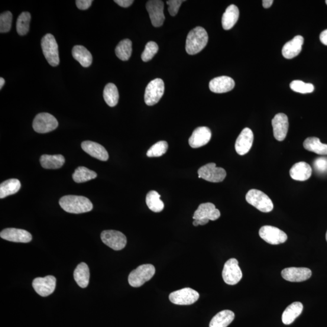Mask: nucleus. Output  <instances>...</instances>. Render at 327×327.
<instances>
[{"label":"nucleus","mask_w":327,"mask_h":327,"mask_svg":"<svg viewBox=\"0 0 327 327\" xmlns=\"http://www.w3.org/2000/svg\"><path fill=\"white\" fill-rule=\"evenodd\" d=\"M59 204L64 211L74 214L89 212L93 209L92 202L82 196H64L60 199Z\"/></svg>","instance_id":"f257e3e1"},{"label":"nucleus","mask_w":327,"mask_h":327,"mask_svg":"<svg viewBox=\"0 0 327 327\" xmlns=\"http://www.w3.org/2000/svg\"><path fill=\"white\" fill-rule=\"evenodd\" d=\"M208 40V34L205 29L199 27L194 28L187 37V53L190 56L198 54L206 46Z\"/></svg>","instance_id":"f03ea898"},{"label":"nucleus","mask_w":327,"mask_h":327,"mask_svg":"<svg viewBox=\"0 0 327 327\" xmlns=\"http://www.w3.org/2000/svg\"><path fill=\"white\" fill-rule=\"evenodd\" d=\"M42 50L45 58L51 66L56 67L60 63L59 52L56 38L53 35L47 34L42 38Z\"/></svg>","instance_id":"7ed1b4c3"},{"label":"nucleus","mask_w":327,"mask_h":327,"mask_svg":"<svg viewBox=\"0 0 327 327\" xmlns=\"http://www.w3.org/2000/svg\"><path fill=\"white\" fill-rule=\"evenodd\" d=\"M245 199L248 204L262 212H270L273 209V204L270 197L262 191L257 189L249 190Z\"/></svg>","instance_id":"20e7f679"},{"label":"nucleus","mask_w":327,"mask_h":327,"mask_svg":"<svg viewBox=\"0 0 327 327\" xmlns=\"http://www.w3.org/2000/svg\"><path fill=\"white\" fill-rule=\"evenodd\" d=\"M155 273V268L153 265H141L129 274V283L133 287H140L150 280Z\"/></svg>","instance_id":"39448f33"},{"label":"nucleus","mask_w":327,"mask_h":327,"mask_svg":"<svg viewBox=\"0 0 327 327\" xmlns=\"http://www.w3.org/2000/svg\"><path fill=\"white\" fill-rule=\"evenodd\" d=\"M164 93L163 80L157 79L151 81L145 89L144 101L147 106L156 105L163 97Z\"/></svg>","instance_id":"423d86ee"},{"label":"nucleus","mask_w":327,"mask_h":327,"mask_svg":"<svg viewBox=\"0 0 327 327\" xmlns=\"http://www.w3.org/2000/svg\"><path fill=\"white\" fill-rule=\"evenodd\" d=\"M34 130L39 134H46L58 128V122L55 116L48 113H39L33 121Z\"/></svg>","instance_id":"0eeeda50"},{"label":"nucleus","mask_w":327,"mask_h":327,"mask_svg":"<svg viewBox=\"0 0 327 327\" xmlns=\"http://www.w3.org/2000/svg\"><path fill=\"white\" fill-rule=\"evenodd\" d=\"M238 261L235 258L230 259L225 262L222 270V278L227 284L234 286L241 281L242 273Z\"/></svg>","instance_id":"6e6552de"},{"label":"nucleus","mask_w":327,"mask_h":327,"mask_svg":"<svg viewBox=\"0 0 327 327\" xmlns=\"http://www.w3.org/2000/svg\"><path fill=\"white\" fill-rule=\"evenodd\" d=\"M199 297V293L195 290L184 288L170 293L169 300L176 305L189 306L195 303Z\"/></svg>","instance_id":"1a4fd4ad"},{"label":"nucleus","mask_w":327,"mask_h":327,"mask_svg":"<svg viewBox=\"0 0 327 327\" xmlns=\"http://www.w3.org/2000/svg\"><path fill=\"white\" fill-rule=\"evenodd\" d=\"M198 178H203L209 182L220 183L224 181L226 176V171L224 168L216 167L215 163H209L199 168Z\"/></svg>","instance_id":"9d476101"},{"label":"nucleus","mask_w":327,"mask_h":327,"mask_svg":"<svg viewBox=\"0 0 327 327\" xmlns=\"http://www.w3.org/2000/svg\"><path fill=\"white\" fill-rule=\"evenodd\" d=\"M259 234L263 240L271 245L283 244L287 240V235L286 233L273 226L262 227Z\"/></svg>","instance_id":"9b49d317"},{"label":"nucleus","mask_w":327,"mask_h":327,"mask_svg":"<svg viewBox=\"0 0 327 327\" xmlns=\"http://www.w3.org/2000/svg\"><path fill=\"white\" fill-rule=\"evenodd\" d=\"M101 239L104 244L113 250L118 251L125 247L127 238L122 233L116 231H105L101 234Z\"/></svg>","instance_id":"f8f14e48"},{"label":"nucleus","mask_w":327,"mask_h":327,"mask_svg":"<svg viewBox=\"0 0 327 327\" xmlns=\"http://www.w3.org/2000/svg\"><path fill=\"white\" fill-rule=\"evenodd\" d=\"M57 280L54 276L37 278L33 281L34 289L42 297H46L54 293L56 288Z\"/></svg>","instance_id":"ddd939ff"},{"label":"nucleus","mask_w":327,"mask_h":327,"mask_svg":"<svg viewBox=\"0 0 327 327\" xmlns=\"http://www.w3.org/2000/svg\"><path fill=\"white\" fill-rule=\"evenodd\" d=\"M146 9L152 25L156 28L163 26L165 20L164 3L161 0H150L147 3Z\"/></svg>","instance_id":"4468645a"},{"label":"nucleus","mask_w":327,"mask_h":327,"mask_svg":"<svg viewBox=\"0 0 327 327\" xmlns=\"http://www.w3.org/2000/svg\"><path fill=\"white\" fill-rule=\"evenodd\" d=\"M312 271L304 267H290L285 268L281 272L285 280L292 283H300L309 280L312 276Z\"/></svg>","instance_id":"2eb2a0df"},{"label":"nucleus","mask_w":327,"mask_h":327,"mask_svg":"<svg viewBox=\"0 0 327 327\" xmlns=\"http://www.w3.org/2000/svg\"><path fill=\"white\" fill-rule=\"evenodd\" d=\"M271 122L274 138L279 141L284 140L287 137L289 127L287 116L284 113H278L272 119Z\"/></svg>","instance_id":"dca6fc26"},{"label":"nucleus","mask_w":327,"mask_h":327,"mask_svg":"<svg viewBox=\"0 0 327 327\" xmlns=\"http://www.w3.org/2000/svg\"><path fill=\"white\" fill-rule=\"evenodd\" d=\"M0 236L6 241L21 243H28L32 239V236L23 229L8 228L0 233Z\"/></svg>","instance_id":"f3484780"},{"label":"nucleus","mask_w":327,"mask_h":327,"mask_svg":"<svg viewBox=\"0 0 327 327\" xmlns=\"http://www.w3.org/2000/svg\"><path fill=\"white\" fill-rule=\"evenodd\" d=\"M254 139V133L251 129H244L235 142V150L237 154L239 155L247 154L252 147Z\"/></svg>","instance_id":"a211bd4d"},{"label":"nucleus","mask_w":327,"mask_h":327,"mask_svg":"<svg viewBox=\"0 0 327 327\" xmlns=\"http://www.w3.org/2000/svg\"><path fill=\"white\" fill-rule=\"evenodd\" d=\"M212 132L207 127H199L195 129L189 138L191 147L199 148L206 145L211 140Z\"/></svg>","instance_id":"6ab92c4d"},{"label":"nucleus","mask_w":327,"mask_h":327,"mask_svg":"<svg viewBox=\"0 0 327 327\" xmlns=\"http://www.w3.org/2000/svg\"><path fill=\"white\" fill-rule=\"evenodd\" d=\"M221 216L219 210L216 208L213 204L210 203H203L200 205L198 208L194 213L193 219H208L216 221Z\"/></svg>","instance_id":"aec40b11"},{"label":"nucleus","mask_w":327,"mask_h":327,"mask_svg":"<svg viewBox=\"0 0 327 327\" xmlns=\"http://www.w3.org/2000/svg\"><path fill=\"white\" fill-rule=\"evenodd\" d=\"M235 86L234 80L231 77L222 76L215 78L209 83V88L212 92L223 93L231 91Z\"/></svg>","instance_id":"412c9836"},{"label":"nucleus","mask_w":327,"mask_h":327,"mask_svg":"<svg viewBox=\"0 0 327 327\" xmlns=\"http://www.w3.org/2000/svg\"><path fill=\"white\" fill-rule=\"evenodd\" d=\"M82 149L90 156L100 161H106L109 159L108 151L101 144L95 142L86 141L82 143Z\"/></svg>","instance_id":"4be33fe9"},{"label":"nucleus","mask_w":327,"mask_h":327,"mask_svg":"<svg viewBox=\"0 0 327 327\" xmlns=\"http://www.w3.org/2000/svg\"><path fill=\"white\" fill-rule=\"evenodd\" d=\"M304 41V39L302 36L297 35L292 40L287 42L282 50V54L284 57L287 59H292L298 56L302 51Z\"/></svg>","instance_id":"5701e85b"},{"label":"nucleus","mask_w":327,"mask_h":327,"mask_svg":"<svg viewBox=\"0 0 327 327\" xmlns=\"http://www.w3.org/2000/svg\"><path fill=\"white\" fill-rule=\"evenodd\" d=\"M312 173V167L306 162L296 163L290 170V177L296 181H304L309 180Z\"/></svg>","instance_id":"b1692460"},{"label":"nucleus","mask_w":327,"mask_h":327,"mask_svg":"<svg viewBox=\"0 0 327 327\" xmlns=\"http://www.w3.org/2000/svg\"><path fill=\"white\" fill-rule=\"evenodd\" d=\"M239 17L237 6L232 5L226 9L222 18V25L225 30H230L236 24Z\"/></svg>","instance_id":"393cba45"},{"label":"nucleus","mask_w":327,"mask_h":327,"mask_svg":"<svg viewBox=\"0 0 327 327\" xmlns=\"http://www.w3.org/2000/svg\"><path fill=\"white\" fill-rule=\"evenodd\" d=\"M303 310V304L300 302L293 303L284 310L282 316V320L284 324L290 325L297 317L300 315Z\"/></svg>","instance_id":"a878e982"},{"label":"nucleus","mask_w":327,"mask_h":327,"mask_svg":"<svg viewBox=\"0 0 327 327\" xmlns=\"http://www.w3.org/2000/svg\"><path fill=\"white\" fill-rule=\"evenodd\" d=\"M235 319V313L231 310H225L213 317L209 327H228Z\"/></svg>","instance_id":"bb28decb"},{"label":"nucleus","mask_w":327,"mask_h":327,"mask_svg":"<svg viewBox=\"0 0 327 327\" xmlns=\"http://www.w3.org/2000/svg\"><path fill=\"white\" fill-rule=\"evenodd\" d=\"M40 161L41 166L46 169H58L65 163V158L61 155H43Z\"/></svg>","instance_id":"cd10ccee"},{"label":"nucleus","mask_w":327,"mask_h":327,"mask_svg":"<svg viewBox=\"0 0 327 327\" xmlns=\"http://www.w3.org/2000/svg\"><path fill=\"white\" fill-rule=\"evenodd\" d=\"M74 280L80 287L86 288L90 280V271L88 265L82 262L76 268L73 273Z\"/></svg>","instance_id":"c85d7f7f"},{"label":"nucleus","mask_w":327,"mask_h":327,"mask_svg":"<svg viewBox=\"0 0 327 327\" xmlns=\"http://www.w3.org/2000/svg\"><path fill=\"white\" fill-rule=\"evenodd\" d=\"M72 56L74 59L80 63L84 67H88L92 63V56L91 53L83 46H74L72 49Z\"/></svg>","instance_id":"c756f323"},{"label":"nucleus","mask_w":327,"mask_h":327,"mask_svg":"<svg viewBox=\"0 0 327 327\" xmlns=\"http://www.w3.org/2000/svg\"><path fill=\"white\" fill-rule=\"evenodd\" d=\"M21 188V183L17 179H10L0 185V198L3 199L17 193Z\"/></svg>","instance_id":"7c9ffc66"},{"label":"nucleus","mask_w":327,"mask_h":327,"mask_svg":"<svg viewBox=\"0 0 327 327\" xmlns=\"http://www.w3.org/2000/svg\"><path fill=\"white\" fill-rule=\"evenodd\" d=\"M304 147L306 150L314 152L316 154L327 155V144L322 143L318 138L310 137L307 138L304 142Z\"/></svg>","instance_id":"2f4dec72"},{"label":"nucleus","mask_w":327,"mask_h":327,"mask_svg":"<svg viewBox=\"0 0 327 327\" xmlns=\"http://www.w3.org/2000/svg\"><path fill=\"white\" fill-rule=\"evenodd\" d=\"M103 97L107 105L110 107L117 105L119 101V92L117 87L113 83L107 84L104 89Z\"/></svg>","instance_id":"473e14b6"},{"label":"nucleus","mask_w":327,"mask_h":327,"mask_svg":"<svg viewBox=\"0 0 327 327\" xmlns=\"http://www.w3.org/2000/svg\"><path fill=\"white\" fill-rule=\"evenodd\" d=\"M161 195L156 191H150L146 196L147 206L152 212L159 213L164 210V205L160 199Z\"/></svg>","instance_id":"72a5a7b5"},{"label":"nucleus","mask_w":327,"mask_h":327,"mask_svg":"<svg viewBox=\"0 0 327 327\" xmlns=\"http://www.w3.org/2000/svg\"><path fill=\"white\" fill-rule=\"evenodd\" d=\"M97 174L95 171L85 167H79L72 174V178L77 183H86L87 181L95 179Z\"/></svg>","instance_id":"f704fd0d"},{"label":"nucleus","mask_w":327,"mask_h":327,"mask_svg":"<svg viewBox=\"0 0 327 327\" xmlns=\"http://www.w3.org/2000/svg\"><path fill=\"white\" fill-rule=\"evenodd\" d=\"M132 53V43L129 39L119 42L115 48L116 56L122 61H128Z\"/></svg>","instance_id":"c9c22d12"},{"label":"nucleus","mask_w":327,"mask_h":327,"mask_svg":"<svg viewBox=\"0 0 327 327\" xmlns=\"http://www.w3.org/2000/svg\"><path fill=\"white\" fill-rule=\"evenodd\" d=\"M31 15L28 12H22L17 21V31L21 36L27 35L29 31Z\"/></svg>","instance_id":"e433bc0d"},{"label":"nucleus","mask_w":327,"mask_h":327,"mask_svg":"<svg viewBox=\"0 0 327 327\" xmlns=\"http://www.w3.org/2000/svg\"><path fill=\"white\" fill-rule=\"evenodd\" d=\"M168 143L166 141H161L157 142L149 148L147 152L148 157H160L166 153L168 150Z\"/></svg>","instance_id":"4c0bfd02"},{"label":"nucleus","mask_w":327,"mask_h":327,"mask_svg":"<svg viewBox=\"0 0 327 327\" xmlns=\"http://www.w3.org/2000/svg\"><path fill=\"white\" fill-rule=\"evenodd\" d=\"M291 90L297 93L306 94L312 93L315 87L311 83H306L300 80H294L290 84Z\"/></svg>","instance_id":"58836bf2"},{"label":"nucleus","mask_w":327,"mask_h":327,"mask_svg":"<svg viewBox=\"0 0 327 327\" xmlns=\"http://www.w3.org/2000/svg\"><path fill=\"white\" fill-rule=\"evenodd\" d=\"M158 50H159V47L155 42H148L141 55L142 61H144V62L150 61L155 55L157 54Z\"/></svg>","instance_id":"ea45409f"},{"label":"nucleus","mask_w":327,"mask_h":327,"mask_svg":"<svg viewBox=\"0 0 327 327\" xmlns=\"http://www.w3.org/2000/svg\"><path fill=\"white\" fill-rule=\"evenodd\" d=\"M12 22V14L11 12L6 11L0 15V32L7 33L11 30Z\"/></svg>","instance_id":"a19ab883"},{"label":"nucleus","mask_w":327,"mask_h":327,"mask_svg":"<svg viewBox=\"0 0 327 327\" xmlns=\"http://www.w3.org/2000/svg\"><path fill=\"white\" fill-rule=\"evenodd\" d=\"M184 1L182 0H169L167 2V4L169 6L168 7V12L171 16H175L179 11L180 6Z\"/></svg>","instance_id":"79ce46f5"},{"label":"nucleus","mask_w":327,"mask_h":327,"mask_svg":"<svg viewBox=\"0 0 327 327\" xmlns=\"http://www.w3.org/2000/svg\"><path fill=\"white\" fill-rule=\"evenodd\" d=\"M314 167L319 172H324L327 170L326 158H318L314 162Z\"/></svg>","instance_id":"37998d69"},{"label":"nucleus","mask_w":327,"mask_h":327,"mask_svg":"<svg viewBox=\"0 0 327 327\" xmlns=\"http://www.w3.org/2000/svg\"><path fill=\"white\" fill-rule=\"evenodd\" d=\"M92 3V0H77L76 5L79 9L86 10L90 7Z\"/></svg>","instance_id":"c03bdc74"},{"label":"nucleus","mask_w":327,"mask_h":327,"mask_svg":"<svg viewBox=\"0 0 327 327\" xmlns=\"http://www.w3.org/2000/svg\"><path fill=\"white\" fill-rule=\"evenodd\" d=\"M115 3L122 8H128L133 4L134 1L132 0H115Z\"/></svg>","instance_id":"a18cd8bd"},{"label":"nucleus","mask_w":327,"mask_h":327,"mask_svg":"<svg viewBox=\"0 0 327 327\" xmlns=\"http://www.w3.org/2000/svg\"><path fill=\"white\" fill-rule=\"evenodd\" d=\"M209 222L208 219H196L194 220L193 224L194 226L197 227L199 225H206Z\"/></svg>","instance_id":"49530a36"},{"label":"nucleus","mask_w":327,"mask_h":327,"mask_svg":"<svg viewBox=\"0 0 327 327\" xmlns=\"http://www.w3.org/2000/svg\"><path fill=\"white\" fill-rule=\"evenodd\" d=\"M319 38L321 43L325 45V46H327V29L326 30L322 32V33L320 35Z\"/></svg>","instance_id":"de8ad7c7"},{"label":"nucleus","mask_w":327,"mask_h":327,"mask_svg":"<svg viewBox=\"0 0 327 327\" xmlns=\"http://www.w3.org/2000/svg\"><path fill=\"white\" fill-rule=\"evenodd\" d=\"M273 0H263L262 1V6L265 9L269 8L270 6L273 4Z\"/></svg>","instance_id":"09e8293b"},{"label":"nucleus","mask_w":327,"mask_h":327,"mask_svg":"<svg viewBox=\"0 0 327 327\" xmlns=\"http://www.w3.org/2000/svg\"><path fill=\"white\" fill-rule=\"evenodd\" d=\"M5 84V80L3 78H0V89L3 88V87L4 86Z\"/></svg>","instance_id":"8fccbe9b"},{"label":"nucleus","mask_w":327,"mask_h":327,"mask_svg":"<svg viewBox=\"0 0 327 327\" xmlns=\"http://www.w3.org/2000/svg\"><path fill=\"white\" fill-rule=\"evenodd\" d=\"M326 240L327 241V232H326Z\"/></svg>","instance_id":"3c124183"},{"label":"nucleus","mask_w":327,"mask_h":327,"mask_svg":"<svg viewBox=\"0 0 327 327\" xmlns=\"http://www.w3.org/2000/svg\"><path fill=\"white\" fill-rule=\"evenodd\" d=\"M325 2H326V4L327 5V0H326V1H325Z\"/></svg>","instance_id":"603ef678"}]
</instances>
